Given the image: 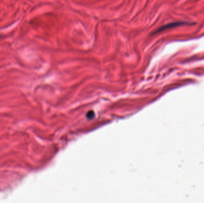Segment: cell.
Instances as JSON below:
<instances>
[{
  "label": "cell",
  "instance_id": "1",
  "mask_svg": "<svg viewBox=\"0 0 204 203\" xmlns=\"http://www.w3.org/2000/svg\"><path fill=\"white\" fill-rule=\"evenodd\" d=\"M0 37H1V36H0Z\"/></svg>",
  "mask_w": 204,
  "mask_h": 203
}]
</instances>
